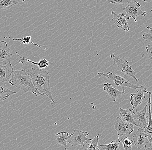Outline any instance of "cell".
<instances>
[{"label": "cell", "instance_id": "obj_31", "mask_svg": "<svg viewBox=\"0 0 152 150\" xmlns=\"http://www.w3.org/2000/svg\"><path fill=\"white\" fill-rule=\"evenodd\" d=\"M151 105H151V107H152V103H151Z\"/></svg>", "mask_w": 152, "mask_h": 150}, {"label": "cell", "instance_id": "obj_30", "mask_svg": "<svg viewBox=\"0 0 152 150\" xmlns=\"http://www.w3.org/2000/svg\"><path fill=\"white\" fill-rule=\"evenodd\" d=\"M142 1H144V2L147 1V0H142Z\"/></svg>", "mask_w": 152, "mask_h": 150}, {"label": "cell", "instance_id": "obj_7", "mask_svg": "<svg viewBox=\"0 0 152 150\" xmlns=\"http://www.w3.org/2000/svg\"><path fill=\"white\" fill-rule=\"evenodd\" d=\"M127 15L130 18H132L135 22H137L136 17L139 15H142L143 16H147L146 12L141 10V5L139 3L136 1H131L128 5L123 9Z\"/></svg>", "mask_w": 152, "mask_h": 150}, {"label": "cell", "instance_id": "obj_5", "mask_svg": "<svg viewBox=\"0 0 152 150\" xmlns=\"http://www.w3.org/2000/svg\"><path fill=\"white\" fill-rule=\"evenodd\" d=\"M89 133L86 132H83L80 130H75L74 132L69 136L68 143L71 144L72 146H77V145H82L85 146V143L86 140H90L92 141L93 139L87 138Z\"/></svg>", "mask_w": 152, "mask_h": 150}, {"label": "cell", "instance_id": "obj_12", "mask_svg": "<svg viewBox=\"0 0 152 150\" xmlns=\"http://www.w3.org/2000/svg\"><path fill=\"white\" fill-rule=\"evenodd\" d=\"M147 94H149V115L148 119L149 121L148 122V125L145 129H144V133H145L146 138H147L148 141L147 143L149 145H152V116L151 113V92H147Z\"/></svg>", "mask_w": 152, "mask_h": 150}, {"label": "cell", "instance_id": "obj_11", "mask_svg": "<svg viewBox=\"0 0 152 150\" xmlns=\"http://www.w3.org/2000/svg\"><path fill=\"white\" fill-rule=\"evenodd\" d=\"M136 94H131L130 102L132 106V111L134 110V109L139 105H140L143 100L145 99L144 93H147V89L144 86H141Z\"/></svg>", "mask_w": 152, "mask_h": 150}, {"label": "cell", "instance_id": "obj_16", "mask_svg": "<svg viewBox=\"0 0 152 150\" xmlns=\"http://www.w3.org/2000/svg\"><path fill=\"white\" fill-rule=\"evenodd\" d=\"M120 117L124 121L132 123L134 125L138 126L133 117L132 110L131 109H124L120 107Z\"/></svg>", "mask_w": 152, "mask_h": 150}, {"label": "cell", "instance_id": "obj_22", "mask_svg": "<svg viewBox=\"0 0 152 150\" xmlns=\"http://www.w3.org/2000/svg\"><path fill=\"white\" fill-rule=\"evenodd\" d=\"M119 142H117L115 140H113L109 144L106 145H101L98 146L102 149L106 150H117L120 149Z\"/></svg>", "mask_w": 152, "mask_h": 150}, {"label": "cell", "instance_id": "obj_17", "mask_svg": "<svg viewBox=\"0 0 152 150\" xmlns=\"http://www.w3.org/2000/svg\"><path fill=\"white\" fill-rule=\"evenodd\" d=\"M57 144L62 145L65 150L67 148V143L69 139V133L66 132H61L55 135Z\"/></svg>", "mask_w": 152, "mask_h": 150}, {"label": "cell", "instance_id": "obj_6", "mask_svg": "<svg viewBox=\"0 0 152 150\" xmlns=\"http://www.w3.org/2000/svg\"><path fill=\"white\" fill-rule=\"evenodd\" d=\"M114 125L118 135H129L134 130L133 124L124 121L120 117L116 118Z\"/></svg>", "mask_w": 152, "mask_h": 150}, {"label": "cell", "instance_id": "obj_3", "mask_svg": "<svg viewBox=\"0 0 152 150\" xmlns=\"http://www.w3.org/2000/svg\"><path fill=\"white\" fill-rule=\"evenodd\" d=\"M97 75L100 77L103 76L104 77L108 78L110 80L114 81L115 85L121 87L122 91L124 92H125V90H124L125 87L132 88L137 92L138 91L137 89H139L141 87V86L134 85L132 83L129 82V80L125 79L123 77L112 72H109L106 74H104V73L98 72L97 73Z\"/></svg>", "mask_w": 152, "mask_h": 150}, {"label": "cell", "instance_id": "obj_27", "mask_svg": "<svg viewBox=\"0 0 152 150\" xmlns=\"http://www.w3.org/2000/svg\"><path fill=\"white\" fill-rule=\"evenodd\" d=\"M142 38L147 41L152 42V34L145 32L142 34Z\"/></svg>", "mask_w": 152, "mask_h": 150}, {"label": "cell", "instance_id": "obj_19", "mask_svg": "<svg viewBox=\"0 0 152 150\" xmlns=\"http://www.w3.org/2000/svg\"><path fill=\"white\" fill-rule=\"evenodd\" d=\"M118 141L120 143L123 144L124 149L131 150L132 149V147L134 144V141L130 140L127 135H118Z\"/></svg>", "mask_w": 152, "mask_h": 150}, {"label": "cell", "instance_id": "obj_18", "mask_svg": "<svg viewBox=\"0 0 152 150\" xmlns=\"http://www.w3.org/2000/svg\"><path fill=\"white\" fill-rule=\"evenodd\" d=\"M16 54L20 59V61H19V62L21 63H23V61H27V62H30V63L33 64L34 65H38L40 69L47 68L50 64L49 61L46 60V59H42L40 60L39 62H35L30 60L29 59L25 58L24 56H20L17 52L16 53Z\"/></svg>", "mask_w": 152, "mask_h": 150}, {"label": "cell", "instance_id": "obj_1", "mask_svg": "<svg viewBox=\"0 0 152 150\" xmlns=\"http://www.w3.org/2000/svg\"><path fill=\"white\" fill-rule=\"evenodd\" d=\"M35 88L39 95H45L49 99L51 104L53 106L56 104L57 102L52 96L50 87L49 73L47 71L33 67L28 70Z\"/></svg>", "mask_w": 152, "mask_h": 150}, {"label": "cell", "instance_id": "obj_8", "mask_svg": "<svg viewBox=\"0 0 152 150\" xmlns=\"http://www.w3.org/2000/svg\"><path fill=\"white\" fill-rule=\"evenodd\" d=\"M149 102L145 105L140 110H136L135 111H132L134 119L136 122L138 126L140 128L145 129L148 125L147 122V107Z\"/></svg>", "mask_w": 152, "mask_h": 150}, {"label": "cell", "instance_id": "obj_20", "mask_svg": "<svg viewBox=\"0 0 152 150\" xmlns=\"http://www.w3.org/2000/svg\"><path fill=\"white\" fill-rule=\"evenodd\" d=\"M24 1L25 0H0V9H9L19 3Z\"/></svg>", "mask_w": 152, "mask_h": 150}, {"label": "cell", "instance_id": "obj_13", "mask_svg": "<svg viewBox=\"0 0 152 150\" xmlns=\"http://www.w3.org/2000/svg\"><path fill=\"white\" fill-rule=\"evenodd\" d=\"M12 56L10 48L6 42L4 41L0 42V61H2L5 64H10Z\"/></svg>", "mask_w": 152, "mask_h": 150}, {"label": "cell", "instance_id": "obj_15", "mask_svg": "<svg viewBox=\"0 0 152 150\" xmlns=\"http://www.w3.org/2000/svg\"><path fill=\"white\" fill-rule=\"evenodd\" d=\"M13 71L11 64L5 65L0 64V81L3 83L9 82Z\"/></svg>", "mask_w": 152, "mask_h": 150}, {"label": "cell", "instance_id": "obj_21", "mask_svg": "<svg viewBox=\"0 0 152 150\" xmlns=\"http://www.w3.org/2000/svg\"><path fill=\"white\" fill-rule=\"evenodd\" d=\"M16 94V92L11 91L0 84V99L2 101L7 99L10 96Z\"/></svg>", "mask_w": 152, "mask_h": 150}, {"label": "cell", "instance_id": "obj_10", "mask_svg": "<svg viewBox=\"0 0 152 150\" xmlns=\"http://www.w3.org/2000/svg\"><path fill=\"white\" fill-rule=\"evenodd\" d=\"M144 129L140 128L133 135V140L136 147L137 150H146L147 145L145 143Z\"/></svg>", "mask_w": 152, "mask_h": 150}, {"label": "cell", "instance_id": "obj_26", "mask_svg": "<svg viewBox=\"0 0 152 150\" xmlns=\"http://www.w3.org/2000/svg\"><path fill=\"white\" fill-rule=\"evenodd\" d=\"M146 53L150 59L152 60V44H149L145 46Z\"/></svg>", "mask_w": 152, "mask_h": 150}, {"label": "cell", "instance_id": "obj_4", "mask_svg": "<svg viewBox=\"0 0 152 150\" xmlns=\"http://www.w3.org/2000/svg\"><path fill=\"white\" fill-rule=\"evenodd\" d=\"M110 57L113 60L114 64H116L122 72L133 78L136 81L138 80L136 77V72L133 69L132 66L129 64L128 61L121 59L119 57L115 56L114 54H111Z\"/></svg>", "mask_w": 152, "mask_h": 150}, {"label": "cell", "instance_id": "obj_28", "mask_svg": "<svg viewBox=\"0 0 152 150\" xmlns=\"http://www.w3.org/2000/svg\"><path fill=\"white\" fill-rule=\"evenodd\" d=\"M147 29H149V30H151V31H152V27H151V26H148L147 27Z\"/></svg>", "mask_w": 152, "mask_h": 150}, {"label": "cell", "instance_id": "obj_25", "mask_svg": "<svg viewBox=\"0 0 152 150\" xmlns=\"http://www.w3.org/2000/svg\"><path fill=\"white\" fill-rule=\"evenodd\" d=\"M106 1L111 3L113 4L124 5V4H129L132 1V0H106Z\"/></svg>", "mask_w": 152, "mask_h": 150}, {"label": "cell", "instance_id": "obj_23", "mask_svg": "<svg viewBox=\"0 0 152 150\" xmlns=\"http://www.w3.org/2000/svg\"><path fill=\"white\" fill-rule=\"evenodd\" d=\"M99 134H98L96 136H95L94 138L92 140V142H91L90 144H88L87 142H86V144L87 145H85L86 147L85 149L88 150H99V148L98 145L99 140Z\"/></svg>", "mask_w": 152, "mask_h": 150}, {"label": "cell", "instance_id": "obj_24", "mask_svg": "<svg viewBox=\"0 0 152 150\" xmlns=\"http://www.w3.org/2000/svg\"><path fill=\"white\" fill-rule=\"evenodd\" d=\"M31 38L32 37L31 36H27V37H23L22 39H13V40H19L22 43L24 44L28 45L29 44H32L34 45H36L37 47H39V48H42L41 46H40L39 45H38L37 44L35 43V42H32L31 41Z\"/></svg>", "mask_w": 152, "mask_h": 150}, {"label": "cell", "instance_id": "obj_9", "mask_svg": "<svg viewBox=\"0 0 152 150\" xmlns=\"http://www.w3.org/2000/svg\"><path fill=\"white\" fill-rule=\"evenodd\" d=\"M112 14L113 16L112 21L118 28L126 32H128L130 30V28L127 20L130 19L131 18L128 15H125L124 13L118 14L114 11H112Z\"/></svg>", "mask_w": 152, "mask_h": 150}, {"label": "cell", "instance_id": "obj_14", "mask_svg": "<svg viewBox=\"0 0 152 150\" xmlns=\"http://www.w3.org/2000/svg\"><path fill=\"white\" fill-rule=\"evenodd\" d=\"M103 90L107 92L109 96L113 102L125 94V92L119 91L117 88H114L111 83H109L103 84Z\"/></svg>", "mask_w": 152, "mask_h": 150}, {"label": "cell", "instance_id": "obj_29", "mask_svg": "<svg viewBox=\"0 0 152 150\" xmlns=\"http://www.w3.org/2000/svg\"><path fill=\"white\" fill-rule=\"evenodd\" d=\"M146 150H152V146L150 147V148H146Z\"/></svg>", "mask_w": 152, "mask_h": 150}, {"label": "cell", "instance_id": "obj_2", "mask_svg": "<svg viewBox=\"0 0 152 150\" xmlns=\"http://www.w3.org/2000/svg\"><path fill=\"white\" fill-rule=\"evenodd\" d=\"M9 83L17 88L21 89L24 92H31L34 94L39 95L30 76L24 69L14 70Z\"/></svg>", "mask_w": 152, "mask_h": 150}]
</instances>
